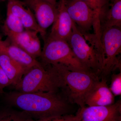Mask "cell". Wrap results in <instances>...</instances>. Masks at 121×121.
Instances as JSON below:
<instances>
[{"instance_id":"6da1fadb","label":"cell","mask_w":121,"mask_h":121,"mask_svg":"<svg viewBox=\"0 0 121 121\" xmlns=\"http://www.w3.org/2000/svg\"><path fill=\"white\" fill-rule=\"evenodd\" d=\"M7 105L16 107L34 120L69 114L67 100L58 92L22 93L16 91L5 94Z\"/></svg>"},{"instance_id":"7a4b0ae2","label":"cell","mask_w":121,"mask_h":121,"mask_svg":"<svg viewBox=\"0 0 121 121\" xmlns=\"http://www.w3.org/2000/svg\"><path fill=\"white\" fill-rule=\"evenodd\" d=\"M49 65L56 76L59 89L68 101L80 108L85 106L86 96L99 79L98 75L90 71L71 70L58 64Z\"/></svg>"},{"instance_id":"3957f363","label":"cell","mask_w":121,"mask_h":121,"mask_svg":"<svg viewBox=\"0 0 121 121\" xmlns=\"http://www.w3.org/2000/svg\"><path fill=\"white\" fill-rule=\"evenodd\" d=\"M74 54L88 71L98 75L102 67L100 39L94 34L83 35L73 22L72 31L68 41Z\"/></svg>"},{"instance_id":"277c9868","label":"cell","mask_w":121,"mask_h":121,"mask_svg":"<svg viewBox=\"0 0 121 121\" xmlns=\"http://www.w3.org/2000/svg\"><path fill=\"white\" fill-rule=\"evenodd\" d=\"M40 57L43 66L60 64L68 69L77 71H88L74 54L67 41L47 37Z\"/></svg>"},{"instance_id":"5b68a950","label":"cell","mask_w":121,"mask_h":121,"mask_svg":"<svg viewBox=\"0 0 121 121\" xmlns=\"http://www.w3.org/2000/svg\"><path fill=\"white\" fill-rule=\"evenodd\" d=\"M14 87L15 91L22 93L58 92L59 90L52 69L41 63L28 70Z\"/></svg>"},{"instance_id":"8992f818","label":"cell","mask_w":121,"mask_h":121,"mask_svg":"<svg viewBox=\"0 0 121 121\" xmlns=\"http://www.w3.org/2000/svg\"><path fill=\"white\" fill-rule=\"evenodd\" d=\"M102 50V67L101 74L103 77L115 69L121 70V28L115 27L100 31Z\"/></svg>"},{"instance_id":"52a82bcc","label":"cell","mask_w":121,"mask_h":121,"mask_svg":"<svg viewBox=\"0 0 121 121\" xmlns=\"http://www.w3.org/2000/svg\"><path fill=\"white\" fill-rule=\"evenodd\" d=\"M65 4L72 20L82 34L89 33L93 28L95 35H99V15L97 13L80 0H66Z\"/></svg>"},{"instance_id":"ba28073f","label":"cell","mask_w":121,"mask_h":121,"mask_svg":"<svg viewBox=\"0 0 121 121\" xmlns=\"http://www.w3.org/2000/svg\"><path fill=\"white\" fill-rule=\"evenodd\" d=\"M78 112L81 121H121V100L109 106H85Z\"/></svg>"},{"instance_id":"9c48e42d","label":"cell","mask_w":121,"mask_h":121,"mask_svg":"<svg viewBox=\"0 0 121 121\" xmlns=\"http://www.w3.org/2000/svg\"><path fill=\"white\" fill-rule=\"evenodd\" d=\"M66 0H60L57 4V14L48 37L67 41L72 31L73 21L68 12Z\"/></svg>"},{"instance_id":"30bf717a","label":"cell","mask_w":121,"mask_h":121,"mask_svg":"<svg viewBox=\"0 0 121 121\" xmlns=\"http://www.w3.org/2000/svg\"><path fill=\"white\" fill-rule=\"evenodd\" d=\"M25 3L34 11L37 23L46 36L47 29L56 19L57 5L43 0H27Z\"/></svg>"},{"instance_id":"8fae6325","label":"cell","mask_w":121,"mask_h":121,"mask_svg":"<svg viewBox=\"0 0 121 121\" xmlns=\"http://www.w3.org/2000/svg\"><path fill=\"white\" fill-rule=\"evenodd\" d=\"M38 33L33 30H25L19 33H8L5 35L13 44L36 59L40 57L42 52Z\"/></svg>"},{"instance_id":"7c38bea8","label":"cell","mask_w":121,"mask_h":121,"mask_svg":"<svg viewBox=\"0 0 121 121\" xmlns=\"http://www.w3.org/2000/svg\"><path fill=\"white\" fill-rule=\"evenodd\" d=\"M115 96L111 91L105 78L97 80L87 94L85 105L88 106H108L115 103Z\"/></svg>"},{"instance_id":"4fadbf2b","label":"cell","mask_w":121,"mask_h":121,"mask_svg":"<svg viewBox=\"0 0 121 121\" xmlns=\"http://www.w3.org/2000/svg\"><path fill=\"white\" fill-rule=\"evenodd\" d=\"M7 11L17 17L25 30H33L39 33L44 39L45 35L37 23L35 15L29 9H26L23 2L19 0H9Z\"/></svg>"},{"instance_id":"5bb4252c","label":"cell","mask_w":121,"mask_h":121,"mask_svg":"<svg viewBox=\"0 0 121 121\" xmlns=\"http://www.w3.org/2000/svg\"><path fill=\"white\" fill-rule=\"evenodd\" d=\"M0 50L6 52L11 58L27 70L41 64L36 59L13 44L8 38L4 41L0 40Z\"/></svg>"},{"instance_id":"9a60e30c","label":"cell","mask_w":121,"mask_h":121,"mask_svg":"<svg viewBox=\"0 0 121 121\" xmlns=\"http://www.w3.org/2000/svg\"><path fill=\"white\" fill-rule=\"evenodd\" d=\"M99 16L100 31L117 27L121 28V0H114Z\"/></svg>"},{"instance_id":"2e32d148","label":"cell","mask_w":121,"mask_h":121,"mask_svg":"<svg viewBox=\"0 0 121 121\" xmlns=\"http://www.w3.org/2000/svg\"><path fill=\"white\" fill-rule=\"evenodd\" d=\"M0 67L6 74L13 86L18 84L27 70L13 60L6 52L0 50Z\"/></svg>"},{"instance_id":"e0dca14e","label":"cell","mask_w":121,"mask_h":121,"mask_svg":"<svg viewBox=\"0 0 121 121\" xmlns=\"http://www.w3.org/2000/svg\"><path fill=\"white\" fill-rule=\"evenodd\" d=\"M29 115L22 111L9 106L0 108V121H31Z\"/></svg>"},{"instance_id":"ac0fdd59","label":"cell","mask_w":121,"mask_h":121,"mask_svg":"<svg viewBox=\"0 0 121 121\" xmlns=\"http://www.w3.org/2000/svg\"><path fill=\"white\" fill-rule=\"evenodd\" d=\"M25 28L19 19L9 11H7V17L3 26V32L19 33L24 30Z\"/></svg>"},{"instance_id":"d6986e66","label":"cell","mask_w":121,"mask_h":121,"mask_svg":"<svg viewBox=\"0 0 121 121\" xmlns=\"http://www.w3.org/2000/svg\"><path fill=\"white\" fill-rule=\"evenodd\" d=\"M31 121H81V119L79 115L77 112L75 115L68 114L38 120L32 119Z\"/></svg>"},{"instance_id":"ffe728a7","label":"cell","mask_w":121,"mask_h":121,"mask_svg":"<svg viewBox=\"0 0 121 121\" xmlns=\"http://www.w3.org/2000/svg\"><path fill=\"white\" fill-rule=\"evenodd\" d=\"M88 5L99 15L109 4V0H80Z\"/></svg>"},{"instance_id":"44dd1931","label":"cell","mask_w":121,"mask_h":121,"mask_svg":"<svg viewBox=\"0 0 121 121\" xmlns=\"http://www.w3.org/2000/svg\"><path fill=\"white\" fill-rule=\"evenodd\" d=\"M111 91L115 96L121 95V72L113 74L111 76V82L109 87Z\"/></svg>"},{"instance_id":"7402d4cb","label":"cell","mask_w":121,"mask_h":121,"mask_svg":"<svg viewBox=\"0 0 121 121\" xmlns=\"http://www.w3.org/2000/svg\"><path fill=\"white\" fill-rule=\"evenodd\" d=\"M10 85H11L10 81L4 72L0 67V91L1 94L4 93V89Z\"/></svg>"},{"instance_id":"603a6c76","label":"cell","mask_w":121,"mask_h":121,"mask_svg":"<svg viewBox=\"0 0 121 121\" xmlns=\"http://www.w3.org/2000/svg\"><path fill=\"white\" fill-rule=\"evenodd\" d=\"M43 0L50 2V3L54 5H57V3L56 2V0Z\"/></svg>"},{"instance_id":"cb8c5ba5","label":"cell","mask_w":121,"mask_h":121,"mask_svg":"<svg viewBox=\"0 0 121 121\" xmlns=\"http://www.w3.org/2000/svg\"><path fill=\"white\" fill-rule=\"evenodd\" d=\"M6 0L8 1L9 0H0V1H5Z\"/></svg>"},{"instance_id":"d4e9b609","label":"cell","mask_w":121,"mask_h":121,"mask_svg":"<svg viewBox=\"0 0 121 121\" xmlns=\"http://www.w3.org/2000/svg\"><path fill=\"white\" fill-rule=\"evenodd\" d=\"M1 39V36L0 35V40Z\"/></svg>"},{"instance_id":"484cf974","label":"cell","mask_w":121,"mask_h":121,"mask_svg":"<svg viewBox=\"0 0 121 121\" xmlns=\"http://www.w3.org/2000/svg\"><path fill=\"white\" fill-rule=\"evenodd\" d=\"M114 0H111V2H112V1H113Z\"/></svg>"},{"instance_id":"4316f807","label":"cell","mask_w":121,"mask_h":121,"mask_svg":"<svg viewBox=\"0 0 121 121\" xmlns=\"http://www.w3.org/2000/svg\"><path fill=\"white\" fill-rule=\"evenodd\" d=\"M1 93L0 91V94H1Z\"/></svg>"},{"instance_id":"83f0119b","label":"cell","mask_w":121,"mask_h":121,"mask_svg":"<svg viewBox=\"0 0 121 121\" xmlns=\"http://www.w3.org/2000/svg\"></svg>"}]
</instances>
